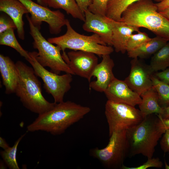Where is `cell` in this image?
I'll return each mask as SVG.
<instances>
[{"instance_id": "8992f818", "label": "cell", "mask_w": 169, "mask_h": 169, "mask_svg": "<svg viewBox=\"0 0 169 169\" xmlns=\"http://www.w3.org/2000/svg\"><path fill=\"white\" fill-rule=\"evenodd\" d=\"M30 28V33L33 38L34 48L38 50L36 52V58L43 67H48L50 71L59 74L61 72L75 75L68 64L63 59L60 47L54 45L43 36L40 29L32 22L28 14L26 15Z\"/></svg>"}, {"instance_id": "4dcf8cb0", "label": "cell", "mask_w": 169, "mask_h": 169, "mask_svg": "<svg viewBox=\"0 0 169 169\" xmlns=\"http://www.w3.org/2000/svg\"><path fill=\"white\" fill-rule=\"evenodd\" d=\"M160 142V146L165 152H169V129L166 130L161 137Z\"/></svg>"}, {"instance_id": "74e56055", "label": "cell", "mask_w": 169, "mask_h": 169, "mask_svg": "<svg viewBox=\"0 0 169 169\" xmlns=\"http://www.w3.org/2000/svg\"><path fill=\"white\" fill-rule=\"evenodd\" d=\"M159 12L169 20V7L166 8L162 11H159Z\"/></svg>"}, {"instance_id": "8fae6325", "label": "cell", "mask_w": 169, "mask_h": 169, "mask_svg": "<svg viewBox=\"0 0 169 169\" xmlns=\"http://www.w3.org/2000/svg\"><path fill=\"white\" fill-rule=\"evenodd\" d=\"M95 54L79 50H73L67 54L63 52L62 57L75 74L85 78L90 83L93 72L98 64Z\"/></svg>"}, {"instance_id": "ffe728a7", "label": "cell", "mask_w": 169, "mask_h": 169, "mask_svg": "<svg viewBox=\"0 0 169 169\" xmlns=\"http://www.w3.org/2000/svg\"><path fill=\"white\" fill-rule=\"evenodd\" d=\"M168 42L165 39L156 36L138 47L127 52V55L129 57L132 59L146 58L155 54Z\"/></svg>"}, {"instance_id": "f35d334b", "label": "cell", "mask_w": 169, "mask_h": 169, "mask_svg": "<svg viewBox=\"0 0 169 169\" xmlns=\"http://www.w3.org/2000/svg\"><path fill=\"white\" fill-rule=\"evenodd\" d=\"M38 2L39 3L40 5L43 6H48V0H37Z\"/></svg>"}, {"instance_id": "5bb4252c", "label": "cell", "mask_w": 169, "mask_h": 169, "mask_svg": "<svg viewBox=\"0 0 169 169\" xmlns=\"http://www.w3.org/2000/svg\"><path fill=\"white\" fill-rule=\"evenodd\" d=\"M110 55L102 56L101 62L96 65L92 74V76L96 77V79L90 82V89L104 92L115 78L113 72L115 64Z\"/></svg>"}, {"instance_id": "3957f363", "label": "cell", "mask_w": 169, "mask_h": 169, "mask_svg": "<svg viewBox=\"0 0 169 169\" xmlns=\"http://www.w3.org/2000/svg\"><path fill=\"white\" fill-rule=\"evenodd\" d=\"M16 64L19 78L15 93L23 105L38 115L52 109L56 103L49 102L43 96L41 82L33 67L20 60Z\"/></svg>"}, {"instance_id": "484cf974", "label": "cell", "mask_w": 169, "mask_h": 169, "mask_svg": "<svg viewBox=\"0 0 169 169\" xmlns=\"http://www.w3.org/2000/svg\"><path fill=\"white\" fill-rule=\"evenodd\" d=\"M152 86L157 93L159 103L163 108L169 105V85L161 81L154 75L151 76Z\"/></svg>"}, {"instance_id": "d590c367", "label": "cell", "mask_w": 169, "mask_h": 169, "mask_svg": "<svg viewBox=\"0 0 169 169\" xmlns=\"http://www.w3.org/2000/svg\"><path fill=\"white\" fill-rule=\"evenodd\" d=\"M160 116L161 118L163 119H169V105L164 108L163 111L162 115Z\"/></svg>"}, {"instance_id": "4316f807", "label": "cell", "mask_w": 169, "mask_h": 169, "mask_svg": "<svg viewBox=\"0 0 169 169\" xmlns=\"http://www.w3.org/2000/svg\"><path fill=\"white\" fill-rule=\"evenodd\" d=\"M135 34H132L130 37L126 46V52L132 50L150 40L148 34L140 31Z\"/></svg>"}, {"instance_id": "cb8c5ba5", "label": "cell", "mask_w": 169, "mask_h": 169, "mask_svg": "<svg viewBox=\"0 0 169 169\" xmlns=\"http://www.w3.org/2000/svg\"><path fill=\"white\" fill-rule=\"evenodd\" d=\"M14 30V29H10L0 34V44L13 48L28 62L31 59V57L29 52L24 49L18 43Z\"/></svg>"}, {"instance_id": "9a60e30c", "label": "cell", "mask_w": 169, "mask_h": 169, "mask_svg": "<svg viewBox=\"0 0 169 169\" xmlns=\"http://www.w3.org/2000/svg\"><path fill=\"white\" fill-rule=\"evenodd\" d=\"M84 14L83 30L98 34L107 45L112 46L111 28L106 16L93 13L88 9L84 12Z\"/></svg>"}, {"instance_id": "603a6c76", "label": "cell", "mask_w": 169, "mask_h": 169, "mask_svg": "<svg viewBox=\"0 0 169 169\" xmlns=\"http://www.w3.org/2000/svg\"><path fill=\"white\" fill-rule=\"evenodd\" d=\"M139 0H110L107 8L106 16L120 21L124 11L130 5Z\"/></svg>"}, {"instance_id": "9c48e42d", "label": "cell", "mask_w": 169, "mask_h": 169, "mask_svg": "<svg viewBox=\"0 0 169 169\" xmlns=\"http://www.w3.org/2000/svg\"><path fill=\"white\" fill-rule=\"evenodd\" d=\"M36 52H29L31 59L28 62L32 66L36 75L42 79L46 91L52 95L54 102L59 103L63 101L65 94L71 88L72 75L66 73L60 75L49 71L37 60Z\"/></svg>"}, {"instance_id": "5b68a950", "label": "cell", "mask_w": 169, "mask_h": 169, "mask_svg": "<svg viewBox=\"0 0 169 169\" xmlns=\"http://www.w3.org/2000/svg\"><path fill=\"white\" fill-rule=\"evenodd\" d=\"M65 26L67 30L64 34L47 39L50 43L59 46L62 52L69 49L92 53L100 57L113 52L112 46H107L98 34L90 36L80 34L73 28L68 19Z\"/></svg>"}, {"instance_id": "f1b7e54d", "label": "cell", "mask_w": 169, "mask_h": 169, "mask_svg": "<svg viewBox=\"0 0 169 169\" xmlns=\"http://www.w3.org/2000/svg\"><path fill=\"white\" fill-rule=\"evenodd\" d=\"M146 162L143 164L136 167H129L123 165L122 169H146L150 167L161 168L163 164L158 158H147Z\"/></svg>"}, {"instance_id": "836d02e7", "label": "cell", "mask_w": 169, "mask_h": 169, "mask_svg": "<svg viewBox=\"0 0 169 169\" xmlns=\"http://www.w3.org/2000/svg\"><path fill=\"white\" fill-rule=\"evenodd\" d=\"M158 11H160L169 7V0H163L161 2L156 3Z\"/></svg>"}, {"instance_id": "52a82bcc", "label": "cell", "mask_w": 169, "mask_h": 169, "mask_svg": "<svg viewBox=\"0 0 169 169\" xmlns=\"http://www.w3.org/2000/svg\"><path fill=\"white\" fill-rule=\"evenodd\" d=\"M126 131L113 132L109 136V141L106 146L101 149H92L90 151L91 155L107 168H121L125 158L129 153Z\"/></svg>"}, {"instance_id": "2e32d148", "label": "cell", "mask_w": 169, "mask_h": 169, "mask_svg": "<svg viewBox=\"0 0 169 169\" xmlns=\"http://www.w3.org/2000/svg\"><path fill=\"white\" fill-rule=\"evenodd\" d=\"M106 19L111 28L112 46L116 52L125 53L130 37L134 32L140 31L139 28L115 21L106 16Z\"/></svg>"}, {"instance_id": "60d3db41", "label": "cell", "mask_w": 169, "mask_h": 169, "mask_svg": "<svg viewBox=\"0 0 169 169\" xmlns=\"http://www.w3.org/2000/svg\"><path fill=\"white\" fill-rule=\"evenodd\" d=\"M155 1L157 2V3H159L160 2H161L163 0H154Z\"/></svg>"}, {"instance_id": "6da1fadb", "label": "cell", "mask_w": 169, "mask_h": 169, "mask_svg": "<svg viewBox=\"0 0 169 169\" xmlns=\"http://www.w3.org/2000/svg\"><path fill=\"white\" fill-rule=\"evenodd\" d=\"M90 107L71 101L56 103L51 110L38 115L27 127L28 131H43L54 135L64 133L70 126L89 113Z\"/></svg>"}, {"instance_id": "83f0119b", "label": "cell", "mask_w": 169, "mask_h": 169, "mask_svg": "<svg viewBox=\"0 0 169 169\" xmlns=\"http://www.w3.org/2000/svg\"><path fill=\"white\" fill-rule=\"evenodd\" d=\"M110 0H92L88 10L93 13L106 16L108 3Z\"/></svg>"}, {"instance_id": "7402d4cb", "label": "cell", "mask_w": 169, "mask_h": 169, "mask_svg": "<svg viewBox=\"0 0 169 169\" xmlns=\"http://www.w3.org/2000/svg\"><path fill=\"white\" fill-rule=\"evenodd\" d=\"M149 66L152 73L169 67V42L154 54Z\"/></svg>"}, {"instance_id": "4fadbf2b", "label": "cell", "mask_w": 169, "mask_h": 169, "mask_svg": "<svg viewBox=\"0 0 169 169\" xmlns=\"http://www.w3.org/2000/svg\"><path fill=\"white\" fill-rule=\"evenodd\" d=\"M108 100L135 106L141 101L140 95L132 90L124 80L115 78L104 92Z\"/></svg>"}, {"instance_id": "1f68e13d", "label": "cell", "mask_w": 169, "mask_h": 169, "mask_svg": "<svg viewBox=\"0 0 169 169\" xmlns=\"http://www.w3.org/2000/svg\"><path fill=\"white\" fill-rule=\"evenodd\" d=\"M158 79L169 85V67L159 72H156L154 75Z\"/></svg>"}, {"instance_id": "277c9868", "label": "cell", "mask_w": 169, "mask_h": 169, "mask_svg": "<svg viewBox=\"0 0 169 169\" xmlns=\"http://www.w3.org/2000/svg\"><path fill=\"white\" fill-rule=\"evenodd\" d=\"M145 117L140 123L126 131L131 156L141 154L152 157L155 148L165 130L161 126L157 115Z\"/></svg>"}, {"instance_id": "e0dca14e", "label": "cell", "mask_w": 169, "mask_h": 169, "mask_svg": "<svg viewBox=\"0 0 169 169\" xmlns=\"http://www.w3.org/2000/svg\"><path fill=\"white\" fill-rule=\"evenodd\" d=\"M0 11L12 19L16 26L18 37L24 40L25 32L23 17L24 14L29 13L25 6L18 0H0Z\"/></svg>"}, {"instance_id": "e575fe53", "label": "cell", "mask_w": 169, "mask_h": 169, "mask_svg": "<svg viewBox=\"0 0 169 169\" xmlns=\"http://www.w3.org/2000/svg\"><path fill=\"white\" fill-rule=\"evenodd\" d=\"M157 115L160 118V122L161 127L165 130L166 129H169V119H162L158 115Z\"/></svg>"}, {"instance_id": "8d00e7d4", "label": "cell", "mask_w": 169, "mask_h": 169, "mask_svg": "<svg viewBox=\"0 0 169 169\" xmlns=\"http://www.w3.org/2000/svg\"><path fill=\"white\" fill-rule=\"evenodd\" d=\"M0 146L3 150H5L10 147L5 140L1 137H0Z\"/></svg>"}, {"instance_id": "d4e9b609", "label": "cell", "mask_w": 169, "mask_h": 169, "mask_svg": "<svg viewBox=\"0 0 169 169\" xmlns=\"http://www.w3.org/2000/svg\"><path fill=\"white\" fill-rule=\"evenodd\" d=\"M25 135V134L21 136L15 141L13 146L10 147L0 152L3 161L10 169H19L17 160V153L18 145Z\"/></svg>"}, {"instance_id": "30bf717a", "label": "cell", "mask_w": 169, "mask_h": 169, "mask_svg": "<svg viewBox=\"0 0 169 169\" xmlns=\"http://www.w3.org/2000/svg\"><path fill=\"white\" fill-rule=\"evenodd\" d=\"M26 8L31 14L30 19L33 24L39 29L43 22L49 25L52 34H57L62 28L66 25L67 19L59 10H52L46 6L38 4L32 0H18Z\"/></svg>"}, {"instance_id": "d6986e66", "label": "cell", "mask_w": 169, "mask_h": 169, "mask_svg": "<svg viewBox=\"0 0 169 169\" xmlns=\"http://www.w3.org/2000/svg\"><path fill=\"white\" fill-rule=\"evenodd\" d=\"M141 101L139 104V110L145 116L155 114L161 116L163 111L159 103L158 94L152 86L140 95Z\"/></svg>"}, {"instance_id": "7a4b0ae2", "label": "cell", "mask_w": 169, "mask_h": 169, "mask_svg": "<svg viewBox=\"0 0 169 169\" xmlns=\"http://www.w3.org/2000/svg\"><path fill=\"white\" fill-rule=\"evenodd\" d=\"M120 21L146 28L169 42V20L158 11L152 0H139L133 3L123 13Z\"/></svg>"}, {"instance_id": "f546056e", "label": "cell", "mask_w": 169, "mask_h": 169, "mask_svg": "<svg viewBox=\"0 0 169 169\" xmlns=\"http://www.w3.org/2000/svg\"><path fill=\"white\" fill-rule=\"evenodd\" d=\"M11 28L17 29L16 24L12 19L9 16L1 15L0 16V34Z\"/></svg>"}, {"instance_id": "44dd1931", "label": "cell", "mask_w": 169, "mask_h": 169, "mask_svg": "<svg viewBox=\"0 0 169 169\" xmlns=\"http://www.w3.org/2000/svg\"><path fill=\"white\" fill-rule=\"evenodd\" d=\"M48 5L55 9H61L73 18L85 20L84 13L80 10L75 0H48Z\"/></svg>"}, {"instance_id": "ab89813d", "label": "cell", "mask_w": 169, "mask_h": 169, "mask_svg": "<svg viewBox=\"0 0 169 169\" xmlns=\"http://www.w3.org/2000/svg\"><path fill=\"white\" fill-rule=\"evenodd\" d=\"M165 168L166 169H169V165H168L166 161H164Z\"/></svg>"}, {"instance_id": "7c38bea8", "label": "cell", "mask_w": 169, "mask_h": 169, "mask_svg": "<svg viewBox=\"0 0 169 169\" xmlns=\"http://www.w3.org/2000/svg\"><path fill=\"white\" fill-rule=\"evenodd\" d=\"M131 69L128 76L124 80L129 87L140 95L151 88L152 74L149 68L139 60L133 58L131 62Z\"/></svg>"}, {"instance_id": "ac0fdd59", "label": "cell", "mask_w": 169, "mask_h": 169, "mask_svg": "<svg viewBox=\"0 0 169 169\" xmlns=\"http://www.w3.org/2000/svg\"><path fill=\"white\" fill-rule=\"evenodd\" d=\"M0 73L7 95L15 93L19 74L16 63L8 57L0 54Z\"/></svg>"}, {"instance_id": "d6a6232c", "label": "cell", "mask_w": 169, "mask_h": 169, "mask_svg": "<svg viewBox=\"0 0 169 169\" xmlns=\"http://www.w3.org/2000/svg\"><path fill=\"white\" fill-rule=\"evenodd\" d=\"M79 8L81 11L84 12L88 9L89 7L92 3V0H75Z\"/></svg>"}, {"instance_id": "ba28073f", "label": "cell", "mask_w": 169, "mask_h": 169, "mask_svg": "<svg viewBox=\"0 0 169 169\" xmlns=\"http://www.w3.org/2000/svg\"><path fill=\"white\" fill-rule=\"evenodd\" d=\"M105 113L109 136L114 131L127 130L134 127L145 117L135 106L108 100L105 105Z\"/></svg>"}]
</instances>
